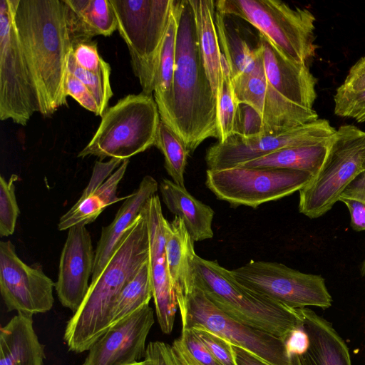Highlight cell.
Instances as JSON below:
<instances>
[{"mask_svg": "<svg viewBox=\"0 0 365 365\" xmlns=\"http://www.w3.org/2000/svg\"><path fill=\"white\" fill-rule=\"evenodd\" d=\"M179 338L192 356L200 363L204 365H220L192 329H182Z\"/></svg>", "mask_w": 365, "mask_h": 365, "instance_id": "obj_42", "label": "cell"}, {"mask_svg": "<svg viewBox=\"0 0 365 365\" xmlns=\"http://www.w3.org/2000/svg\"><path fill=\"white\" fill-rule=\"evenodd\" d=\"M158 189V184L154 178L145 175L138 188L127 196L112 222L102 228L95 252L91 281L100 274L123 235L135 222L148 200L155 195Z\"/></svg>", "mask_w": 365, "mask_h": 365, "instance_id": "obj_20", "label": "cell"}, {"mask_svg": "<svg viewBox=\"0 0 365 365\" xmlns=\"http://www.w3.org/2000/svg\"><path fill=\"white\" fill-rule=\"evenodd\" d=\"M232 82L237 103H245L250 106L262 116L268 88V82L264 68L262 50L254 66L248 72L245 73L235 80H232Z\"/></svg>", "mask_w": 365, "mask_h": 365, "instance_id": "obj_32", "label": "cell"}, {"mask_svg": "<svg viewBox=\"0 0 365 365\" xmlns=\"http://www.w3.org/2000/svg\"><path fill=\"white\" fill-rule=\"evenodd\" d=\"M64 93L75 99L81 106L99 115V109L97 103L88 88L71 73L67 72Z\"/></svg>", "mask_w": 365, "mask_h": 365, "instance_id": "obj_41", "label": "cell"}, {"mask_svg": "<svg viewBox=\"0 0 365 365\" xmlns=\"http://www.w3.org/2000/svg\"><path fill=\"white\" fill-rule=\"evenodd\" d=\"M177 21L172 11L157 69L154 98L160 120L167 125L170 121L175 66Z\"/></svg>", "mask_w": 365, "mask_h": 365, "instance_id": "obj_29", "label": "cell"}, {"mask_svg": "<svg viewBox=\"0 0 365 365\" xmlns=\"http://www.w3.org/2000/svg\"><path fill=\"white\" fill-rule=\"evenodd\" d=\"M128 365H149V364H148V361L145 359H144L143 361H137V362H135L133 364H130Z\"/></svg>", "mask_w": 365, "mask_h": 365, "instance_id": "obj_49", "label": "cell"}, {"mask_svg": "<svg viewBox=\"0 0 365 365\" xmlns=\"http://www.w3.org/2000/svg\"><path fill=\"white\" fill-rule=\"evenodd\" d=\"M149 268L158 322L161 331L168 334L173 331L178 306L168 274L165 252L149 251Z\"/></svg>", "mask_w": 365, "mask_h": 365, "instance_id": "obj_28", "label": "cell"}, {"mask_svg": "<svg viewBox=\"0 0 365 365\" xmlns=\"http://www.w3.org/2000/svg\"><path fill=\"white\" fill-rule=\"evenodd\" d=\"M63 247L55 289L61 304L75 312L89 288L95 252L86 225L70 227Z\"/></svg>", "mask_w": 365, "mask_h": 365, "instance_id": "obj_16", "label": "cell"}, {"mask_svg": "<svg viewBox=\"0 0 365 365\" xmlns=\"http://www.w3.org/2000/svg\"><path fill=\"white\" fill-rule=\"evenodd\" d=\"M163 201L167 208L180 218L193 241L213 237L212 224L214 210L191 195L185 187L173 180L163 179L159 185Z\"/></svg>", "mask_w": 365, "mask_h": 365, "instance_id": "obj_24", "label": "cell"}, {"mask_svg": "<svg viewBox=\"0 0 365 365\" xmlns=\"http://www.w3.org/2000/svg\"><path fill=\"white\" fill-rule=\"evenodd\" d=\"M331 137L314 145L282 149L238 167L289 169L304 171L314 177L324 163Z\"/></svg>", "mask_w": 365, "mask_h": 365, "instance_id": "obj_27", "label": "cell"}, {"mask_svg": "<svg viewBox=\"0 0 365 365\" xmlns=\"http://www.w3.org/2000/svg\"><path fill=\"white\" fill-rule=\"evenodd\" d=\"M231 345L236 365H270L248 350L232 344Z\"/></svg>", "mask_w": 365, "mask_h": 365, "instance_id": "obj_47", "label": "cell"}, {"mask_svg": "<svg viewBox=\"0 0 365 365\" xmlns=\"http://www.w3.org/2000/svg\"><path fill=\"white\" fill-rule=\"evenodd\" d=\"M175 66L169 126L192 154L206 139L219 140L217 96L200 53L190 0H173Z\"/></svg>", "mask_w": 365, "mask_h": 365, "instance_id": "obj_2", "label": "cell"}, {"mask_svg": "<svg viewBox=\"0 0 365 365\" xmlns=\"http://www.w3.org/2000/svg\"><path fill=\"white\" fill-rule=\"evenodd\" d=\"M307 172L274 168L235 167L207 170L205 185L232 207L256 208L299 191L312 178Z\"/></svg>", "mask_w": 365, "mask_h": 365, "instance_id": "obj_10", "label": "cell"}, {"mask_svg": "<svg viewBox=\"0 0 365 365\" xmlns=\"http://www.w3.org/2000/svg\"><path fill=\"white\" fill-rule=\"evenodd\" d=\"M67 71L88 88L97 103L99 115L102 117L113 96L110 83V71L96 73L83 69L76 63L72 54V48L68 56Z\"/></svg>", "mask_w": 365, "mask_h": 365, "instance_id": "obj_34", "label": "cell"}, {"mask_svg": "<svg viewBox=\"0 0 365 365\" xmlns=\"http://www.w3.org/2000/svg\"><path fill=\"white\" fill-rule=\"evenodd\" d=\"M235 134L244 138L266 135L264 124L261 115L250 106L238 103Z\"/></svg>", "mask_w": 365, "mask_h": 365, "instance_id": "obj_39", "label": "cell"}, {"mask_svg": "<svg viewBox=\"0 0 365 365\" xmlns=\"http://www.w3.org/2000/svg\"><path fill=\"white\" fill-rule=\"evenodd\" d=\"M143 93L152 95L173 0H110Z\"/></svg>", "mask_w": 365, "mask_h": 365, "instance_id": "obj_7", "label": "cell"}, {"mask_svg": "<svg viewBox=\"0 0 365 365\" xmlns=\"http://www.w3.org/2000/svg\"><path fill=\"white\" fill-rule=\"evenodd\" d=\"M299 312L308 344L303 352L291 356L292 365H351L349 348L332 324L310 309Z\"/></svg>", "mask_w": 365, "mask_h": 365, "instance_id": "obj_19", "label": "cell"}, {"mask_svg": "<svg viewBox=\"0 0 365 365\" xmlns=\"http://www.w3.org/2000/svg\"><path fill=\"white\" fill-rule=\"evenodd\" d=\"M160 122L152 95H128L107 108L96 132L78 157L129 159L155 145Z\"/></svg>", "mask_w": 365, "mask_h": 365, "instance_id": "obj_5", "label": "cell"}, {"mask_svg": "<svg viewBox=\"0 0 365 365\" xmlns=\"http://www.w3.org/2000/svg\"><path fill=\"white\" fill-rule=\"evenodd\" d=\"M219 140L222 142L235 134L238 103L234 94L229 66L223 55L221 61L220 78L217 93Z\"/></svg>", "mask_w": 365, "mask_h": 365, "instance_id": "obj_33", "label": "cell"}, {"mask_svg": "<svg viewBox=\"0 0 365 365\" xmlns=\"http://www.w3.org/2000/svg\"><path fill=\"white\" fill-rule=\"evenodd\" d=\"M178 306L182 329L202 327L270 365H292L283 339L232 319L220 309L197 283Z\"/></svg>", "mask_w": 365, "mask_h": 365, "instance_id": "obj_9", "label": "cell"}, {"mask_svg": "<svg viewBox=\"0 0 365 365\" xmlns=\"http://www.w3.org/2000/svg\"><path fill=\"white\" fill-rule=\"evenodd\" d=\"M144 359L149 365H185L173 345L161 341L149 342Z\"/></svg>", "mask_w": 365, "mask_h": 365, "instance_id": "obj_40", "label": "cell"}, {"mask_svg": "<svg viewBox=\"0 0 365 365\" xmlns=\"http://www.w3.org/2000/svg\"><path fill=\"white\" fill-rule=\"evenodd\" d=\"M326 119H317L285 131L252 138L232 135L217 141L206 152L207 170H222L240 166L277 150L322 143L336 132Z\"/></svg>", "mask_w": 365, "mask_h": 365, "instance_id": "obj_13", "label": "cell"}, {"mask_svg": "<svg viewBox=\"0 0 365 365\" xmlns=\"http://www.w3.org/2000/svg\"><path fill=\"white\" fill-rule=\"evenodd\" d=\"M308 344V336L303 327L293 330L285 341L287 351L291 357L300 354Z\"/></svg>", "mask_w": 365, "mask_h": 365, "instance_id": "obj_46", "label": "cell"}, {"mask_svg": "<svg viewBox=\"0 0 365 365\" xmlns=\"http://www.w3.org/2000/svg\"><path fill=\"white\" fill-rule=\"evenodd\" d=\"M18 175L13 174L6 180L0 178V236L8 237L15 230L19 208L15 195V182Z\"/></svg>", "mask_w": 365, "mask_h": 365, "instance_id": "obj_35", "label": "cell"}, {"mask_svg": "<svg viewBox=\"0 0 365 365\" xmlns=\"http://www.w3.org/2000/svg\"><path fill=\"white\" fill-rule=\"evenodd\" d=\"M260 41L267 82L288 101L314 109L317 98V78L307 64L294 61L279 50L262 34Z\"/></svg>", "mask_w": 365, "mask_h": 365, "instance_id": "obj_18", "label": "cell"}, {"mask_svg": "<svg viewBox=\"0 0 365 365\" xmlns=\"http://www.w3.org/2000/svg\"><path fill=\"white\" fill-rule=\"evenodd\" d=\"M190 329H192L220 365H236L229 341L202 327Z\"/></svg>", "mask_w": 365, "mask_h": 365, "instance_id": "obj_38", "label": "cell"}, {"mask_svg": "<svg viewBox=\"0 0 365 365\" xmlns=\"http://www.w3.org/2000/svg\"><path fill=\"white\" fill-rule=\"evenodd\" d=\"M155 146L163 155L165 170L173 181L185 187L184 174L190 154L182 139L161 120Z\"/></svg>", "mask_w": 365, "mask_h": 365, "instance_id": "obj_31", "label": "cell"}, {"mask_svg": "<svg viewBox=\"0 0 365 365\" xmlns=\"http://www.w3.org/2000/svg\"><path fill=\"white\" fill-rule=\"evenodd\" d=\"M338 88L349 92L365 90V56L351 67L344 83Z\"/></svg>", "mask_w": 365, "mask_h": 365, "instance_id": "obj_43", "label": "cell"}, {"mask_svg": "<svg viewBox=\"0 0 365 365\" xmlns=\"http://www.w3.org/2000/svg\"><path fill=\"white\" fill-rule=\"evenodd\" d=\"M196 253L194 241L183 221L177 216L166 222L165 255L169 277L178 302L182 301L195 286L192 260Z\"/></svg>", "mask_w": 365, "mask_h": 365, "instance_id": "obj_21", "label": "cell"}, {"mask_svg": "<svg viewBox=\"0 0 365 365\" xmlns=\"http://www.w3.org/2000/svg\"><path fill=\"white\" fill-rule=\"evenodd\" d=\"M149 259V239L141 212L94 280L78 309L66 322L63 341L69 351L83 353L108 329L114 304L123 289Z\"/></svg>", "mask_w": 365, "mask_h": 365, "instance_id": "obj_3", "label": "cell"}, {"mask_svg": "<svg viewBox=\"0 0 365 365\" xmlns=\"http://www.w3.org/2000/svg\"><path fill=\"white\" fill-rule=\"evenodd\" d=\"M55 283L40 266H29L10 241L0 242V292L8 312L29 316L50 311Z\"/></svg>", "mask_w": 365, "mask_h": 365, "instance_id": "obj_14", "label": "cell"}, {"mask_svg": "<svg viewBox=\"0 0 365 365\" xmlns=\"http://www.w3.org/2000/svg\"><path fill=\"white\" fill-rule=\"evenodd\" d=\"M192 264L197 284L232 319L284 341L293 330L302 327L299 309L289 307L247 289L217 261L196 254Z\"/></svg>", "mask_w": 365, "mask_h": 365, "instance_id": "obj_4", "label": "cell"}, {"mask_svg": "<svg viewBox=\"0 0 365 365\" xmlns=\"http://www.w3.org/2000/svg\"><path fill=\"white\" fill-rule=\"evenodd\" d=\"M364 170L365 131L351 125L340 126L319 172L299 191V211L311 219L326 214Z\"/></svg>", "mask_w": 365, "mask_h": 365, "instance_id": "obj_8", "label": "cell"}, {"mask_svg": "<svg viewBox=\"0 0 365 365\" xmlns=\"http://www.w3.org/2000/svg\"><path fill=\"white\" fill-rule=\"evenodd\" d=\"M155 323L149 304L110 326L91 346L81 365H128L145 356V341Z\"/></svg>", "mask_w": 365, "mask_h": 365, "instance_id": "obj_15", "label": "cell"}, {"mask_svg": "<svg viewBox=\"0 0 365 365\" xmlns=\"http://www.w3.org/2000/svg\"><path fill=\"white\" fill-rule=\"evenodd\" d=\"M215 8L251 24L296 62L307 64L315 54L316 19L306 8L279 0H218Z\"/></svg>", "mask_w": 365, "mask_h": 365, "instance_id": "obj_6", "label": "cell"}, {"mask_svg": "<svg viewBox=\"0 0 365 365\" xmlns=\"http://www.w3.org/2000/svg\"><path fill=\"white\" fill-rule=\"evenodd\" d=\"M72 46L95 36H110L118 23L110 0H63Z\"/></svg>", "mask_w": 365, "mask_h": 365, "instance_id": "obj_22", "label": "cell"}, {"mask_svg": "<svg viewBox=\"0 0 365 365\" xmlns=\"http://www.w3.org/2000/svg\"><path fill=\"white\" fill-rule=\"evenodd\" d=\"M14 24L37 91L39 113L67 106L64 85L72 48L63 0H13Z\"/></svg>", "mask_w": 365, "mask_h": 365, "instance_id": "obj_1", "label": "cell"}, {"mask_svg": "<svg viewBox=\"0 0 365 365\" xmlns=\"http://www.w3.org/2000/svg\"><path fill=\"white\" fill-rule=\"evenodd\" d=\"M128 163L129 159L97 160L88 184L79 200L61 217L58 230H68L77 225H86L93 222L109 205L125 200L127 196H117V190Z\"/></svg>", "mask_w": 365, "mask_h": 365, "instance_id": "obj_17", "label": "cell"}, {"mask_svg": "<svg viewBox=\"0 0 365 365\" xmlns=\"http://www.w3.org/2000/svg\"><path fill=\"white\" fill-rule=\"evenodd\" d=\"M192 7L198 45L205 71L217 96L222 53L220 50L215 22V1L190 0Z\"/></svg>", "mask_w": 365, "mask_h": 365, "instance_id": "obj_26", "label": "cell"}, {"mask_svg": "<svg viewBox=\"0 0 365 365\" xmlns=\"http://www.w3.org/2000/svg\"><path fill=\"white\" fill-rule=\"evenodd\" d=\"M152 297L148 259L119 294L112 309L110 327L149 304Z\"/></svg>", "mask_w": 365, "mask_h": 365, "instance_id": "obj_30", "label": "cell"}, {"mask_svg": "<svg viewBox=\"0 0 365 365\" xmlns=\"http://www.w3.org/2000/svg\"><path fill=\"white\" fill-rule=\"evenodd\" d=\"M233 18L215 11V22L220 47L229 66L232 80L248 72L262 53L259 39L255 44L249 42Z\"/></svg>", "mask_w": 365, "mask_h": 365, "instance_id": "obj_25", "label": "cell"}, {"mask_svg": "<svg viewBox=\"0 0 365 365\" xmlns=\"http://www.w3.org/2000/svg\"><path fill=\"white\" fill-rule=\"evenodd\" d=\"M335 115L365 121V90L359 92L344 91L337 88L334 96Z\"/></svg>", "mask_w": 365, "mask_h": 365, "instance_id": "obj_36", "label": "cell"}, {"mask_svg": "<svg viewBox=\"0 0 365 365\" xmlns=\"http://www.w3.org/2000/svg\"><path fill=\"white\" fill-rule=\"evenodd\" d=\"M72 54L76 63L83 69L101 73L110 71V66L98 51L97 43L90 41L72 46Z\"/></svg>", "mask_w": 365, "mask_h": 365, "instance_id": "obj_37", "label": "cell"}, {"mask_svg": "<svg viewBox=\"0 0 365 365\" xmlns=\"http://www.w3.org/2000/svg\"><path fill=\"white\" fill-rule=\"evenodd\" d=\"M14 12L13 0L0 1V119L26 125L39 105Z\"/></svg>", "mask_w": 365, "mask_h": 365, "instance_id": "obj_11", "label": "cell"}, {"mask_svg": "<svg viewBox=\"0 0 365 365\" xmlns=\"http://www.w3.org/2000/svg\"><path fill=\"white\" fill-rule=\"evenodd\" d=\"M340 197L354 199L365 204V170L347 186ZM360 273L365 277V259L361 264Z\"/></svg>", "mask_w": 365, "mask_h": 365, "instance_id": "obj_45", "label": "cell"}, {"mask_svg": "<svg viewBox=\"0 0 365 365\" xmlns=\"http://www.w3.org/2000/svg\"><path fill=\"white\" fill-rule=\"evenodd\" d=\"M45 358L33 316L18 313L1 327L0 365H43Z\"/></svg>", "mask_w": 365, "mask_h": 365, "instance_id": "obj_23", "label": "cell"}, {"mask_svg": "<svg viewBox=\"0 0 365 365\" xmlns=\"http://www.w3.org/2000/svg\"><path fill=\"white\" fill-rule=\"evenodd\" d=\"M233 278L247 289L294 309L331 306L332 298L325 279L284 264L254 261L232 270Z\"/></svg>", "mask_w": 365, "mask_h": 365, "instance_id": "obj_12", "label": "cell"}, {"mask_svg": "<svg viewBox=\"0 0 365 365\" xmlns=\"http://www.w3.org/2000/svg\"><path fill=\"white\" fill-rule=\"evenodd\" d=\"M180 359L185 365H204L196 360L182 344L180 338L176 339L172 344Z\"/></svg>", "mask_w": 365, "mask_h": 365, "instance_id": "obj_48", "label": "cell"}, {"mask_svg": "<svg viewBox=\"0 0 365 365\" xmlns=\"http://www.w3.org/2000/svg\"><path fill=\"white\" fill-rule=\"evenodd\" d=\"M339 201L344 202L349 211L352 229L356 232L365 230V204L346 197H340Z\"/></svg>", "mask_w": 365, "mask_h": 365, "instance_id": "obj_44", "label": "cell"}]
</instances>
